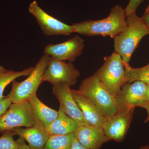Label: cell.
Instances as JSON below:
<instances>
[{
  "instance_id": "21",
  "label": "cell",
  "mask_w": 149,
  "mask_h": 149,
  "mask_svg": "<svg viewBox=\"0 0 149 149\" xmlns=\"http://www.w3.org/2000/svg\"><path fill=\"white\" fill-rule=\"evenodd\" d=\"M10 131L3 133L0 137V149H19L18 144L14 140Z\"/></svg>"
},
{
  "instance_id": "31",
  "label": "cell",
  "mask_w": 149,
  "mask_h": 149,
  "mask_svg": "<svg viewBox=\"0 0 149 149\" xmlns=\"http://www.w3.org/2000/svg\"><path fill=\"white\" fill-rule=\"evenodd\" d=\"M149 10V3L148 5V7L146 8V11H147Z\"/></svg>"
},
{
  "instance_id": "17",
  "label": "cell",
  "mask_w": 149,
  "mask_h": 149,
  "mask_svg": "<svg viewBox=\"0 0 149 149\" xmlns=\"http://www.w3.org/2000/svg\"><path fill=\"white\" fill-rule=\"evenodd\" d=\"M57 117L47 128L50 135H65L74 133L79 125L73 119L70 117L59 109Z\"/></svg>"
},
{
  "instance_id": "8",
  "label": "cell",
  "mask_w": 149,
  "mask_h": 149,
  "mask_svg": "<svg viewBox=\"0 0 149 149\" xmlns=\"http://www.w3.org/2000/svg\"><path fill=\"white\" fill-rule=\"evenodd\" d=\"M28 10L36 19L41 30L46 36H67L74 33L72 25L65 24L51 16L40 7L36 1L30 3Z\"/></svg>"
},
{
  "instance_id": "24",
  "label": "cell",
  "mask_w": 149,
  "mask_h": 149,
  "mask_svg": "<svg viewBox=\"0 0 149 149\" xmlns=\"http://www.w3.org/2000/svg\"><path fill=\"white\" fill-rule=\"evenodd\" d=\"M16 141L18 144L19 149H31L28 144H26V141L21 137H19Z\"/></svg>"
},
{
  "instance_id": "19",
  "label": "cell",
  "mask_w": 149,
  "mask_h": 149,
  "mask_svg": "<svg viewBox=\"0 0 149 149\" xmlns=\"http://www.w3.org/2000/svg\"><path fill=\"white\" fill-rule=\"evenodd\" d=\"M74 133L65 135H50L44 149H70Z\"/></svg>"
},
{
  "instance_id": "29",
  "label": "cell",
  "mask_w": 149,
  "mask_h": 149,
  "mask_svg": "<svg viewBox=\"0 0 149 149\" xmlns=\"http://www.w3.org/2000/svg\"><path fill=\"white\" fill-rule=\"evenodd\" d=\"M138 149H149V146H148V145L142 146L140 147V148Z\"/></svg>"
},
{
  "instance_id": "12",
  "label": "cell",
  "mask_w": 149,
  "mask_h": 149,
  "mask_svg": "<svg viewBox=\"0 0 149 149\" xmlns=\"http://www.w3.org/2000/svg\"><path fill=\"white\" fill-rule=\"evenodd\" d=\"M70 86L65 83L53 85V93L59 103V109L80 125H91L83 116L72 96Z\"/></svg>"
},
{
  "instance_id": "11",
  "label": "cell",
  "mask_w": 149,
  "mask_h": 149,
  "mask_svg": "<svg viewBox=\"0 0 149 149\" xmlns=\"http://www.w3.org/2000/svg\"><path fill=\"white\" fill-rule=\"evenodd\" d=\"M85 47L83 38L75 35L59 44H49L44 49V54L62 61H74L80 56Z\"/></svg>"
},
{
  "instance_id": "15",
  "label": "cell",
  "mask_w": 149,
  "mask_h": 149,
  "mask_svg": "<svg viewBox=\"0 0 149 149\" xmlns=\"http://www.w3.org/2000/svg\"><path fill=\"white\" fill-rule=\"evenodd\" d=\"M9 131L14 136L17 135L24 139L31 149H44L50 136L45 128L39 124L25 128H15Z\"/></svg>"
},
{
  "instance_id": "16",
  "label": "cell",
  "mask_w": 149,
  "mask_h": 149,
  "mask_svg": "<svg viewBox=\"0 0 149 149\" xmlns=\"http://www.w3.org/2000/svg\"><path fill=\"white\" fill-rule=\"evenodd\" d=\"M32 113L37 124L47 129L57 117L58 111L43 103L37 95L29 99Z\"/></svg>"
},
{
  "instance_id": "25",
  "label": "cell",
  "mask_w": 149,
  "mask_h": 149,
  "mask_svg": "<svg viewBox=\"0 0 149 149\" xmlns=\"http://www.w3.org/2000/svg\"><path fill=\"white\" fill-rule=\"evenodd\" d=\"M70 149H88L85 147L83 146L81 144L78 142V141L76 140L74 137V140Z\"/></svg>"
},
{
  "instance_id": "23",
  "label": "cell",
  "mask_w": 149,
  "mask_h": 149,
  "mask_svg": "<svg viewBox=\"0 0 149 149\" xmlns=\"http://www.w3.org/2000/svg\"><path fill=\"white\" fill-rule=\"evenodd\" d=\"M12 102L8 97L0 99V117L8 110Z\"/></svg>"
},
{
  "instance_id": "18",
  "label": "cell",
  "mask_w": 149,
  "mask_h": 149,
  "mask_svg": "<svg viewBox=\"0 0 149 149\" xmlns=\"http://www.w3.org/2000/svg\"><path fill=\"white\" fill-rule=\"evenodd\" d=\"M123 63L125 68L126 83L140 81L149 85V63L146 66L139 68L132 67L129 63L124 61Z\"/></svg>"
},
{
  "instance_id": "30",
  "label": "cell",
  "mask_w": 149,
  "mask_h": 149,
  "mask_svg": "<svg viewBox=\"0 0 149 149\" xmlns=\"http://www.w3.org/2000/svg\"><path fill=\"white\" fill-rule=\"evenodd\" d=\"M147 97L148 101L149 102V85H148V89L147 91Z\"/></svg>"
},
{
  "instance_id": "14",
  "label": "cell",
  "mask_w": 149,
  "mask_h": 149,
  "mask_svg": "<svg viewBox=\"0 0 149 149\" xmlns=\"http://www.w3.org/2000/svg\"><path fill=\"white\" fill-rule=\"evenodd\" d=\"M72 93L85 120L92 126L102 128L106 118L94 103L78 90H72Z\"/></svg>"
},
{
  "instance_id": "27",
  "label": "cell",
  "mask_w": 149,
  "mask_h": 149,
  "mask_svg": "<svg viewBox=\"0 0 149 149\" xmlns=\"http://www.w3.org/2000/svg\"><path fill=\"white\" fill-rule=\"evenodd\" d=\"M145 109L146 110L147 113V116L145 120V122L147 123L149 121V102L145 107Z\"/></svg>"
},
{
  "instance_id": "22",
  "label": "cell",
  "mask_w": 149,
  "mask_h": 149,
  "mask_svg": "<svg viewBox=\"0 0 149 149\" xmlns=\"http://www.w3.org/2000/svg\"><path fill=\"white\" fill-rule=\"evenodd\" d=\"M144 0H130L125 7V11L126 14L136 12V11L140 5Z\"/></svg>"
},
{
  "instance_id": "3",
  "label": "cell",
  "mask_w": 149,
  "mask_h": 149,
  "mask_svg": "<svg viewBox=\"0 0 149 149\" xmlns=\"http://www.w3.org/2000/svg\"><path fill=\"white\" fill-rule=\"evenodd\" d=\"M78 91L89 98L105 117L111 116L117 111L115 97L102 84L95 74L84 79Z\"/></svg>"
},
{
  "instance_id": "4",
  "label": "cell",
  "mask_w": 149,
  "mask_h": 149,
  "mask_svg": "<svg viewBox=\"0 0 149 149\" xmlns=\"http://www.w3.org/2000/svg\"><path fill=\"white\" fill-rule=\"evenodd\" d=\"M50 56L46 55L41 57L32 72L25 80L19 82L13 81L11 90L7 97L12 103L29 101V99L37 95L36 93L43 83L44 72L48 65Z\"/></svg>"
},
{
  "instance_id": "5",
  "label": "cell",
  "mask_w": 149,
  "mask_h": 149,
  "mask_svg": "<svg viewBox=\"0 0 149 149\" xmlns=\"http://www.w3.org/2000/svg\"><path fill=\"white\" fill-rule=\"evenodd\" d=\"M104 64L95 73L110 93L115 97L126 83L125 70L121 56L116 53L104 58Z\"/></svg>"
},
{
  "instance_id": "20",
  "label": "cell",
  "mask_w": 149,
  "mask_h": 149,
  "mask_svg": "<svg viewBox=\"0 0 149 149\" xmlns=\"http://www.w3.org/2000/svg\"><path fill=\"white\" fill-rule=\"evenodd\" d=\"M34 67H30L24 70L18 71L7 70L0 74V99L3 98V94L7 86L16 78L22 76H28L32 72Z\"/></svg>"
},
{
  "instance_id": "13",
  "label": "cell",
  "mask_w": 149,
  "mask_h": 149,
  "mask_svg": "<svg viewBox=\"0 0 149 149\" xmlns=\"http://www.w3.org/2000/svg\"><path fill=\"white\" fill-rule=\"evenodd\" d=\"M74 134L78 142L88 149H100L104 143L110 141L102 128L92 125H80Z\"/></svg>"
},
{
  "instance_id": "1",
  "label": "cell",
  "mask_w": 149,
  "mask_h": 149,
  "mask_svg": "<svg viewBox=\"0 0 149 149\" xmlns=\"http://www.w3.org/2000/svg\"><path fill=\"white\" fill-rule=\"evenodd\" d=\"M125 9L120 6H115L109 15L99 20H88L74 23L72 26L74 33L84 36H109L114 38L123 30L126 24Z\"/></svg>"
},
{
  "instance_id": "2",
  "label": "cell",
  "mask_w": 149,
  "mask_h": 149,
  "mask_svg": "<svg viewBox=\"0 0 149 149\" xmlns=\"http://www.w3.org/2000/svg\"><path fill=\"white\" fill-rule=\"evenodd\" d=\"M149 35V29L136 12L126 14V24L114 38V52L121 56L123 61L129 63L141 40Z\"/></svg>"
},
{
  "instance_id": "10",
  "label": "cell",
  "mask_w": 149,
  "mask_h": 149,
  "mask_svg": "<svg viewBox=\"0 0 149 149\" xmlns=\"http://www.w3.org/2000/svg\"><path fill=\"white\" fill-rule=\"evenodd\" d=\"M135 108L118 110L113 115L106 118L102 128L110 140L120 142L124 140L132 121Z\"/></svg>"
},
{
  "instance_id": "9",
  "label": "cell",
  "mask_w": 149,
  "mask_h": 149,
  "mask_svg": "<svg viewBox=\"0 0 149 149\" xmlns=\"http://www.w3.org/2000/svg\"><path fill=\"white\" fill-rule=\"evenodd\" d=\"M148 87L146 84L140 81L125 83L115 97L118 110L136 107L145 108L148 103L147 97Z\"/></svg>"
},
{
  "instance_id": "7",
  "label": "cell",
  "mask_w": 149,
  "mask_h": 149,
  "mask_svg": "<svg viewBox=\"0 0 149 149\" xmlns=\"http://www.w3.org/2000/svg\"><path fill=\"white\" fill-rule=\"evenodd\" d=\"M80 75V71L72 63H66L50 57L43 75V81L49 82L52 85L65 83L71 87L76 84Z\"/></svg>"
},
{
  "instance_id": "6",
  "label": "cell",
  "mask_w": 149,
  "mask_h": 149,
  "mask_svg": "<svg viewBox=\"0 0 149 149\" xmlns=\"http://www.w3.org/2000/svg\"><path fill=\"white\" fill-rule=\"evenodd\" d=\"M36 124H38L29 101L12 103L0 117V133L22 127L28 128Z\"/></svg>"
},
{
  "instance_id": "26",
  "label": "cell",
  "mask_w": 149,
  "mask_h": 149,
  "mask_svg": "<svg viewBox=\"0 0 149 149\" xmlns=\"http://www.w3.org/2000/svg\"><path fill=\"white\" fill-rule=\"evenodd\" d=\"M141 17L143 19L145 24L149 29V10L145 11L143 15Z\"/></svg>"
},
{
  "instance_id": "28",
  "label": "cell",
  "mask_w": 149,
  "mask_h": 149,
  "mask_svg": "<svg viewBox=\"0 0 149 149\" xmlns=\"http://www.w3.org/2000/svg\"><path fill=\"white\" fill-rule=\"evenodd\" d=\"M6 70L7 69H6L0 65V74H1L2 73L4 72L5 71H6Z\"/></svg>"
}]
</instances>
